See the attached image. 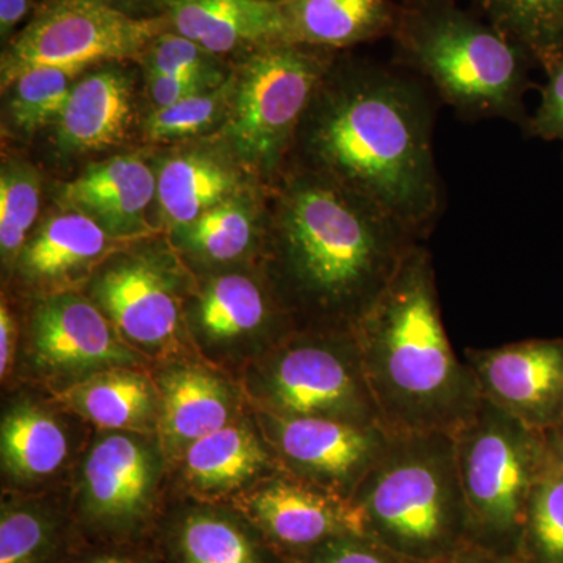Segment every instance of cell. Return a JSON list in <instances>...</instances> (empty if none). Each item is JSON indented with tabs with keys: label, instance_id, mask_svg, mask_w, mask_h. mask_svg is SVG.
<instances>
[{
	"label": "cell",
	"instance_id": "cell-15",
	"mask_svg": "<svg viewBox=\"0 0 563 563\" xmlns=\"http://www.w3.org/2000/svg\"><path fill=\"white\" fill-rule=\"evenodd\" d=\"M157 465L150 448L124 433L102 437L84 468V509L96 523L129 528L150 510Z\"/></svg>",
	"mask_w": 563,
	"mask_h": 563
},
{
	"label": "cell",
	"instance_id": "cell-36",
	"mask_svg": "<svg viewBox=\"0 0 563 563\" xmlns=\"http://www.w3.org/2000/svg\"><path fill=\"white\" fill-rule=\"evenodd\" d=\"M543 70L547 81L539 87L542 99L536 113L529 114L523 133L529 139L561 141L563 144V55Z\"/></svg>",
	"mask_w": 563,
	"mask_h": 563
},
{
	"label": "cell",
	"instance_id": "cell-17",
	"mask_svg": "<svg viewBox=\"0 0 563 563\" xmlns=\"http://www.w3.org/2000/svg\"><path fill=\"white\" fill-rule=\"evenodd\" d=\"M133 80L109 66L76 81L57 125L65 154H91L124 143L133 124Z\"/></svg>",
	"mask_w": 563,
	"mask_h": 563
},
{
	"label": "cell",
	"instance_id": "cell-12",
	"mask_svg": "<svg viewBox=\"0 0 563 563\" xmlns=\"http://www.w3.org/2000/svg\"><path fill=\"white\" fill-rule=\"evenodd\" d=\"M247 518L285 553L302 562L322 544L362 533V520L351 499L292 474L263 481L244 498Z\"/></svg>",
	"mask_w": 563,
	"mask_h": 563
},
{
	"label": "cell",
	"instance_id": "cell-19",
	"mask_svg": "<svg viewBox=\"0 0 563 563\" xmlns=\"http://www.w3.org/2000/svg\"><path fill=\"white\" fill-rule=\"evenodd\" d=\"M285 43L340 49L391 36L399 7L391 0H280Z\"/></svg>",
	"mask_w": 563,
	"mask_h": 563
},
{
	"label": "cell",
	"instance_id": "cell-42",
	"mask_svg": "<svg viewBox=\"0 0 563 563\" xmlns=\"http://www.w3.org/2000/svg\"><path fill=\"white\" fill-rule=\"evenodd\" d=\"M79 563H140L133 559L122 558V555H96V558L87 559Z\"/></svg>",
	"mask_w": 563,
	"mask_h": 563
},
{
	"label": "cell",
	"instance_id": "cell-6",
	"mask_svg": "<svg viewBox=\"0 0 563 563\" xmlns=\"http://www.w3.org/2000/svg\"><path fill=\"white\" fill-rule=\"evenodd\" d=\"M454 442L472 542L517 553L551 433L533 431L483 398Z\"/></svg>",
	"mask_w": 563,
	"mask_h": 563
},
{
	"label": "cell",
	"instance_id": "cell-10",
	"mask_svg": "<svg viewBox=\"0 0 563 563\" xmlns=\"http://www.w3.org/2000/svg\"><path fill=\"white\" fill-rule=\"evenodd\" d=\"M263 428L287 472L351 499L390 442L383 426L266 412Z\"/></svg>",
	"mask_w": 563,
	"mask_h": 563
},
{
	"label": "cell",
	"instance_id": "cell-8",
	"mask_svg": "<svg viewBox=\"0 0 563 563\" xmlns=\"http://www.w3.org/2000/svg\"><path fill=\"white\" fill-rule=\"evenodd\" d=\"M262 395L268 412L357 426H383L352 329L291 336L266 362Z\"/></svg>",
	"mask_w": 563,
	"mask_h": 563
},
{
	"label": "cell",
	"instance_id": "cell-39",
	"mask_svg": "<svg viewBox=\"0 0 563 563\" xmlns=\"http://www.w3.org/2000/svg\"><path fill=\"white\" fill-rule=\"evenodd\" d=\"M435 563H525L517 553H503L483 544L468 543L457 553Z\"/></svg>",
	"mask_w": 563,
	"mask_h": 563
},
{
	"label": "cell",
	"instance_id": "cell-13",
	"mask_svg": "<svg viewBox=\"0 0 563 563\" xmlns=\"http://www.w3.org/2000/svg\"><path fill=\"white\" fill-rule=\"evenodd\" d=\"M32 347L36 362L57 373L129 368L139 362L101 307L73 292L49 296L36 307Z\"/></svg>",
	"mask_w": 563,
	"mask_h": 563
},
{
	"label": "cell",
	"instance_id": "cell-35",
	"mask_svg": "<svg viewBox=\"0 0 563 563\" xmlns=\"http://www.w3.org/2000/svg\"><path fill=\"white\" fill-rule=\"evenodd\" d=\"M147 77L154 76H228L218 63V55L203 49L179 33H162L146 55Z\"/></svg>",
	"mask_w": 563,
	"mask_h": 563
},
{
	"label": "cell",
	"instance_id": "cell-31",
	"mask_svg": "<svg viewBox=\"0 0 563 563\" xmlns=\"http://www.w3.org/2000/svg\"><path fill=\"white\" fill-rule=\"evenodd\" d=\"M176 544L181 563H263L250 533L218 514L188 515L177 529Z\"/></svg>",
	"mask_w": 563,
	"mask_h": 563
},
{
	"label": "cell",
	"instance_id": "cell-38",
	"mask_svg": "<svg viewBox=\"0 0 563 563\" xmlns=\"http://www.w3.org/2000/svg\"><path fill=\"white\" fill-rule=\"evenodd\" d=\"M231 76H154L147 77L150 95L155 109L173 106L221 87Z\"/></svg>",
	"mask_w": 563,
	"mask_h": 563
},
{
	"label": "cell",
	"instance_id": "cell-22",
	"mask_svg": "<svg viewBox=\"0 0 563 563\" xmlns=\"http://www.w3.org/2000/svg\"><path fill=\"white\" fill-rule=\"evenodd\" d=\"M162 428L174 448H188L231 420L228 387L201 368H179L162 379Z\"/></svg>",
	"mask_w": 563,
	"mask_h": 563
},
{
	"label": "cell",
	"instance_id": "cell-16",
	"mask_svg": "<svg viewBox=\"0 0 563 563\" xmlns=\"http://www.w3.org/2000/svg\"><path fill=\"white\" fill-rule=\"evenodd\" d=\"M155 196L157 174L139 155H117L88 166L60 191L63 203L98 221L114 239L144 231V214Z\"/></svg>",
	"mask_w": 563,
	"mask_h": 563
},
{
	"label": "cell",
	"instance_id": "cell-5",
	"mask_svg": "<svg viewBox=\"0 0 563 563\" xmlns=\"http://www.w3.org/2000/svg\"><path fill=\"white\" fill-rule=\"evenodd\" d=\"M351 501L363 536L412 561L439 562L472 543L451 433H391Z\"/></svg>",
	"mask_w": 563,
	"mask_h": 563
},
{
	"label": "cell",
	"instance_id": "cell-2",
	"mask_svg": "<svg viewBox=\"0 0 563 563\" xmlns=\"http://www.w3.org/2000/svg\"><path fill=\"white\" fill-rule=\"evenodd\" d=\"M273 236L292 306L332 329H354L421 243L369 199L301 166L277 196Z\"/></svg>",
	"mask_w": 563,
	"mask_h": 563
},
{
	"label": "cell",
	"instance_id": "cell-18",
	"mask_svg": "<svg viewBox=\"0 0 563 563\" xmlns=\"http://www.w3.org/2000/svg\"><path fill=\"white\" fill-rule=\"evenodd\" d=\"M174 29L214 55L285 43L280 0H165Z\"/></svg>",
	"mask_w": 563,
	"mask_h": 563
},
{
	"label": "cell",
	"instance_id": "cell-34",
	"mask_svg": "<svg viewBox=\"0 0 563 563\" xmlns=\"http://www.w3.org/2000/svg\"><path fill=\"white\" fill-rule=\"evenodd\" d=\"M235 90V77L231 76L214 90L191 96L163 109H154L146 120V135L152 141L191 139L207 132L218 122L225 121Z\"/></svg>",
	"mask_w": 563,
	"mask_h": 563
},
{
	"label": "cell",
	"instance_id": "cell-24",
	"mask_svg": "<svg viewBox=\"0 0 563 563\" xmlns=\"http://www.w3.org/2000/svg\"><path fill=\"white\" fill-rule=\"evenodd\" d=\"M63 399L103 428L147 429L155 415L150 380L131 368L96 372L63 393Z\"/></svg>",
	"mask_w": 563,
	"mask_h": 563
},
{
	"label": "cell",
	"instance_id": "cell-3",
	"mask_svg": "<svg viewBox=\"0 0 563 563\" xmlns=\"http://www.w3.org/2000/svg\"><path fill=\"white\" fill-rule=\"evenodd\" d=\"M352 331L388 432L454 435L483 401L444 331L432 255L421 243Z\"/></svg>",
	"mask_w": 563,
	"mask_h": 563
},
{
	"label": "cell",
	"instance_id": "cell-11",
	"mask_svg": "<svg viewBox=\"0 0 563 563\" xmlns=\"http://www.w3.org/2000/svg\"><path fill=\"white\" fill-rule=\"evenodd\" d=\"M481 396L533 431L563 428V339L466 350Z\"/></svg>",
	"mask_w": 563,
	"mask_h": 563
},
{
	"label": "cell",
	"instance_id": "cell-26",
	"mask_svg": "<svg viewBox=\"0 0 563 563\" xmlns=\"http://www.w3.org/2000/svg\"><path fill=\"white\" fill-rule=\"evenodd\" d=\"M276 309L262 285L242 274L217 277L199 298V328L214 342H231L265 331L276 320Z\"/></svg>",
	"mask_w": 563,
	"mask_h": 563
},
{
	"label": "cell",
	"instance_id": "cell-40",
	"mask_svg": "<svg viewBox=\"0 0 563 563\" xmlns=\"http://www.w3.org/2000/svg\"><path fill=\"white\" fill-rule=\"evenodd\" d=\"M14 344H16V324L5 301L0 306V374L5 377L13 363Z\"/></svg>",
	"mask_w": 563,
	"mask_h": 563
},
{
	"label": "cell",
	"instance_id": "cell-33",
	"mask_svg": "<svg viewBox=\"0 0 563 563\" xmlns=\"http://www.w3.org/2000/svg\"><path fill=\"white\" fill-rule=\"evenodd\" d=\"M57 518L38 504L2 507L0 563H46L57 544Z\"/></svg>",
	"mask_w": 563,
	"mask_h": 563
},
{
	"label": "cell",
	"instance_id": "cell-43",
	"mask_svg": "<svg viewBox=\"0 0 563 563\" xmlns=\"http://www.w3.org/2000/svg\"><path fill=\"white\" fill-rule=\"evenodd\" d=\"M125 5H143V3L151 2V0H121Z\"/></svg>",
	"mask_w": 563,
	"mask_h": 563
},
{
	"label": "cell",
	"instance_id": "cell-21",
	"mask_svg": "<svg viewBox=\"0 0 563 563\" xmlns=\"http://www.w3.org/2000/svg\"><path fill=\"white\" fill-rule=\"evenodd\" d=\"M106 229L77 210L54 214L29 239L20 258L21 272L32 282H57L99 261L109 251Z\"/></svg>",
	"mask_w": 563,
	"mask_h": 563
},
{
	"label": "cell",
	"instance_id": "cell-41",
	"mask_svg": "<svg viewBox=\"0 0 563 563\" xmlns=\"http://www.w3.org/2000/svg\"><path fill=\"white\" fill-rule=\"evenodd\" d=\"M27 0H0V32L9 35L27 14Z\"/></svg>",
	"mask_w": 563,
	"mask_h": 563
},
{
	"label": "cell",
	"instance_id": "cell-25",
	"mask_svg": "<svg viewBox=\"0 0 563 563\" xmlns=\"http://www.w3.org/2000/svg\"><path fill=\"white\" fill-rule=\"evenodd\" d=\"M0 450L5 472L18 483H33L57 472L68 455V435L49 413L21 404L3 417Z\"/></svg>",
	"mask_w": 563,
	"mask_h": 563
},
{
	"label": "cell",
	"instance_id": "cell-28",
	"mask_svg": "<svg viewBox=\"0 0 563 563\" xmlns=\"http://www.w3.org/2000/svg\"><path fill=\"white\" fill-rule=\"evenodd\" d=\"M517 554L525 563H563V455L555 432L529 499Z\"/></svg>",
	"mask_w": 563,
	"mask_h": 563
},
{
	"label": "cell",
	"instance_id": "cell-37",
	"mask_svg": "<svg viewBox=\"0 0 563 563\" xmlns=\"http://www.w3.org/2000/svg\"><path fill=\"white\" fill-rule=\"evenodd\" d=\"M302 563H426L393 553L374 540L358 533L339 537L322 544ZM435 563V562H432Z\"/></svg>",
	"mask_w": 563,
	"mask_h": 563
},
{
	"label": "cell",
	"instance_id": "cell-9",
	"mask_svg": "<svg viewBox=\"0 0 563 563\" xmlns=\"http://www.w3.org/2000/svg\"><path fill=\"white\" fill-rule=\"evenodd\" d=\"M165 20L133 18L111 0H51L3 52L2 90L41 66L87 69L101 62L144 58Z\"/></svg>",
	"mask_w": 563,
	"mask_h": 563
},
{
	"label": "cell",
	"instance_id": "cell-44",
	"mask_svg": "<svg viewBox=\"0 0 563 563\" xmlns=\"http://www.w3.org/2000/svg\"><path fill=\"white\" fill-rule=\"evenodd\" d=\"M555 437H558L559 448H561V453L563 455V428L555 432Z\"/></svg>",
	"mask_w": 563,
	"mask_h": 563
},
{
	"label": "cell",
	"instance_id": "cell-23",
	"mask_svg": "<svg viewBox=\"0 0 563 563\" xmlns=\"http://www.w3.org/2000/svg\"><path fill=\"white\" fill-rule=\"evenodd\" d=\"M272 468L268 448L247 426H224L190 444L185 454V474L202 492H231Z\"/></svg>",
	"mask_w": 563,
	"mask_h": 563
},
{
	"label": "cell",
	"instance_id": "cell-20",
	"mask_svg": "<svg viewBox=\"0 0 563 563\" xmlns=\"http://www.w3.org/2000/svg\"><path fill=\"white\" fill-rule=\"evenodd\" d=\"M157 174L158 214L172 231L190 224L218 203L240 195L231 166L206 152H187L161 163Z\"/></svg>",
	"mask_w": 563,
	"mask_h": 563
},
{
	"label": "cell",
	"instance_id": "cell-4",
	"mask_svg": "<svg viewBox=\"0 0 563 563\" xmlns=\"http://www.w3.org/2000/svg\"><path fill=\"white\" fill-rule=\"evenodd\" d=\"M396 63L466 121L506 120L525 128L526 92L537 88L531 54L454 0H404Z\"/></svg>",
	"mask_w": 563,
	"mask_h": 563
},
{
	"label": "cell",
	"instance_id": "cell-32",
	"mask_svg": "<svg viewBox=\"0 0 563 563\" xmlns=\"http://www.w3.org/2000/svg\"><path fill=\"white\" fill-rule=\"evenodd\" d=\"M40 174L24 161H5L0 172V252L2 261L20 258L40 214Z\"/></svg>",
	"mask_w": 563,
	"mask_h": 563
},
{
	"label": "cell",
	"instance_id": "cell-30",
	"mask_svg": "<svg viewBox=\"0 0 563 563\" xmlns=\"http://www.w3.org/2000/svg\"><path fill=\"white\" fill-rule=\"evenodd\" d=\"M84 70L41 66L22 73L9 88V117L13 128L33 135L55 124Z\"/></svg>",
	"mask_w": 563,
	"mask_h": 563
},
{
	"label": "cell",
	"instance_id": "cell-27",
	"mask_svg": "<svg viewBox=\"0 0 563 563\" xmlns=\"http://www.w3.org/2000/svg\"><path fill=\"white\" fill-rule=\"evenodd\" d=\"M258 209L236 195L174 231L181 250L207 262H232L257 240Z\"/></svg>",
	"mask_w": 563,
	"mask_h": 563
},
{
	"label": "cell",
	"instance_id": "cell-14",
	"mask_svg": "<svg viewBox=\"0 0 563 563\" xmlns=\"http://www.w3.org/2000/svg\"><path fill=\"white\" fill-rule=\"evenodd\" d=\"M92 295L118 332L140 346L173 342L179 303L173 274L152 257L111 263L92 285Z\"/></svg>",
	"mask_w": 563,
	"mask_h": 563
},
{
	"label": "cell",
	"instance_id": "cell-1",
	"mask_svg": "<svg viewBox=\"0 0 563 563\" xmlns=\"http://www.w3.org/2000/svg\"><path fill=\"white\" fill-rule=\"evenodd\" d=\"M437 102L404 69L332 65L296 135L299 166L369 199L422 242L443 210Z\"/></svg>",
	"mask_w": 563,
	"mask_h": 563
},
{
	"label": "cell",
	"instance_id": "cell-29",
	"mask_svg": "<svg viewBox=\"0 0 563 563\" xmlns=\"http://www.w3.org/2000/svg\"><path fill=\"white\" fill-rule=\"evenodd\" d=\"M488 22L525 47L537 65L563 55V0H474Z\"/></svg>",
	"mask_w": 563,
	"mask_h": 563
},
{
	"label": "cell",
	"instance_id": "cell-7",
	"mask_svg": "<svg viewBox=\"0 0 563 563\" xmlns=\"http://www.w3.org/2000/svg\"><path fill=\"white\" fill-rule=\"evenodd\" d=\"M333 65L329 51L276 43L257 47L235 74L222 136L254 172L272 176L295 144Z\"/></svg>",
	"mask_w": 563,
	"mask_h": 563
}]
</instances>
